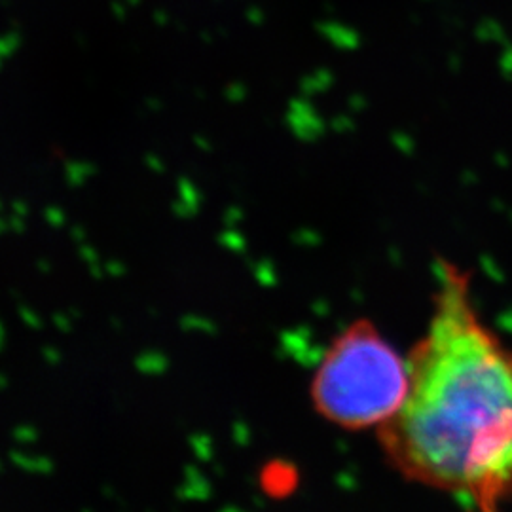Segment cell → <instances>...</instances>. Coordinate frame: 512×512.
Segmentation results:
<instances>
[{"mask_svg":"<svg viewBox=\"0 0 512 512\" xmlns=\"http://www.w3.org/2000/svg\"><path fill=\"white\" fill-rule=\"evenodd\" d=\"M408 391L374 435L406 482L480 512L512 503V348L480 315L471 272L440 260Z\"/></svg>","mask_w":512,"mask_h":512,"instance_id":"obj_1","label":"cell"},{"mask_svg":"<svg viewBox=\"0 0 512 512\" xmlns=\"http://www.w3.org/2000/svg\"><path fill=\"white\" fill-rule=\"evenodd\" d=\"M406 391V355L372 319L359 317L330 340L311 376L310 401L338 429L376 433L397 414Z\"/></svg>","mask_w":512,"mask_h":512,"instance_id":"obj_2","label":"cell"},{"mask_svg":"<svg viewBox=\"0 0 512 512\" xmlns=\"http://www.w3.org/2000/svg\"><path fill=\"white\" fill-rule=\"evenodd\" d=\"M213 494L211 482L196 465H186L183 469V484L175 490L179 501H207Z\"/></svg>","mask_w":512,"mask_h":512,"instance_id":"obj_3","label":"cell"},{"mask_svg":"<svg viewBox=\"0 0 512 512\" xmlns=\"http://www.w3.org/2000/svg\"><path fill=\"white\" fill-rule=\"evenodd\" d=\"M179 198L171 203V211L179 219H194L202 211V190L192 183L188 177L179 179Z\"/></svg>","mask_w":512,"mask_h":512,"instance_id":"obj_4","label":"cell"},{"mask_svg":"<svg viewBox=\"0 0 512 512\" xmlns=\"http://www.w3.org/2000/svg\"><path fill=\"white\" fill-rule=\"evenodd\" d=\"M10 461L14 467H18L25 473L31 475H52L55 469V463L48 456H33V454H25L19 450L10 452Z\"/></svg>","mask_w":512,"mask_h":512,"instance_id":"obj_5","label":"cell"},{"mask_svg":"<svg viewBox=\"0 0 512 512\" xmlns=\"http://www.w3.org/2000/svg\"><path fill=\"white\" fill-rule=\"evenodd\" d=\"M171 359L160 349H147L135 357V368L145 376H164Z\"/></svg>","mask_w":512,"mask_h":512,"instance_id":"obj_6","label":"cell"},{"mask_svg":"<svg viewBox=\"0 0 512 512\" xmlns=\"http://www.w3.org/2000/svg\"><path fill=\"white\" fill-rule=\"evenodd\" d=\"M97 175V165L92 162H67L65 164V183L69 188H82Z\"/></svg>","mask_w":512,"mask_h":512,"instance_id":"obj_7","label":"cell"},{"mask_svg":"<svg viewBox=\"0 0 512 512\" xmlns=\"http://www.w3.org/2000/svg\"><path fill=\"white\" fill-rule=\"evenodd\" d=\"M179 327L183 332H196V334H215L217 327L203 315L198 313H186L179 321Z\"/></svg>","mask_w":512,"mask_h":512,"instance_id":"obj_8","label":"cell"},{"mask_svg":"<svg viewBox=\"0 0 512 512\" xmlns=\"http://www.w3.org/2000/svg\"><path fill=\"white\" fill-rule=\"evenodd\" d=\"M188 444H190V448H192V452H194V456H196L198 461L207 463V461H211V458H213L215 444H213V439L209 435L194 433V435H190Z\"/></svg>","mask_w":512,"mask_h":512,"instance_id":"obj_9","label":"cell"},{"mask_svg":"<svg viewBox=\"0 0 512 512\" xmlns=\"http://www.w3.org/2000/svg\"><path fill=\"white\" fill-rule=\"evenodd\" d=\"M12 439L19 442V444H33L38 440V429L35 425H29V423H19L12 431Z\"/></svg>","mask_w":512,"mask_h":512,"instance_id":"obj_10","label":"cell"},{"mask_svg":"<svg viewBox=\"0 0 512 512\" xmlns=\"http://www.w3.org/2000/svg\"><path fill=\"white\" fill-rule=\"evenodd\" d=\"M44 220L55 228V230H61V228H65L67 226V222H69V217H67V213L61 209V207H57V205H48L46 209H44Z\"/></svg>","mask_w":512,"mask_h":512,"instance_id":"obj_11","label":"cell"},{"mask_svg":"<svg viewBox=\"0 0 512 512\" xmlns=\"http://www.w3.org/2000/svg\"><path fill=\"white\" fill-rule=\"evenodd\" d=\"M19 319L29 327L31 330H42L44 329V321H42V317L38 315L37 311L33 310V308H29V306H25V304H21L18 308Z\"/></svg>","mask_w":512,"mask_h":512,"instance_id":"obj_12","label":"cell"},{"mask_svg":"<svg viewBox=\"0 0 512 512\" xmlns=\"http://www.w3.org/2000/svg\"><path fill=\"white\" fill-rule=\"evenodd\" d=\"M73 315L71 313H63V311H57L54 317H52V323H54L55 329L59 330V332H63V334H67V332H71L73 330Z\"/></svg>","mask_w":512,"mask_h":512,"instance_id":"obj_13","label":"cell"},{"mask_svg":"<svg viewBox=\"0 0 512 512\" xmlns=\"http://www.w3.org/2000/svg\"><path fill=\"white\" fill-rule=\"evenodd\" d=\"M78 256L88 264V266H93V264H99L101 262V256L97 253V249L92 247L90 243H80V247H78Z\"/></svg>","mask_w":512,"mask_h":512,"instance_id":"obj_14","label":"cell"},{"mask_svg":"<svg viewBox=\"0 0 512 512\" xmlns=\"http://www.w3.org/2000/svg\"><path fill=\"white\" fill-rule=\"evenodd\" d=\"M103 268H105V275L110 277H124L128 274V266L118 258H110L109 262L103 264Z\"/></svg>","mask_w":512,"mask_h":512,"instance_id":"obj_15","label":"cell"},{"mask_svg":"<svg viewBox=\"0 0 512 512\" xmlns=\"http://www.w3.org/2000/svg\"><path fill=\"white\" fill-rule=\"evenodd\" d=\"M42 359H44L46 365H61L63 363V353H61V349L55 348V346H44L42 348Z\"/></svg>","mask_w":512,"mask_h":512,"instance_id":"obj_16","label":"cell"},{"mask_svg":"<svg viewBox=\"0 0 512 512\" xmlns=\"http://www.w3.org/2000/svg\"><path fill=\"white\" fill-rule=\"evenodd\" d=\"M8 226H10V232H14V234H23L27 230L25 219L14 215V213H12V217H8Z\"/></svg>","mask_w":512,"mask_h":512,"instance_id":"obj_17","label":"cell"},{"mask_svg":"<svg viewBox=\"0 0 512 512\" xmlns=\"http://www.w3.org/2000/svg\"><path fill=\"white\" fill-rule=\"evenodd\" d=\"M145 164H147L148 169L154 171V173H160V175H162L165 171V164L158 156L148 154L147 158H145Z\"/></svg>","mask_w":512,"mask_h":512,"instance_id":"obj_18","label":"cell"},{"mask_svg":"<svg viewBox=\"0 0 512 512\" xmlns=\"http://www.w3.org/2000/svg\"><path fill=\"white\" fill-rule=\"evenodd\" d=\"M10 209H12V213H14V215L23 217V219L29 215V205L23 202V200H14L12 205H10Z\"/></svg>","mask_w":512,"mask_h":512,"instance_id":"obj_19","label":"cell"},{"mask_svg":"<svg viewBox=\"0 0 512 512\" xmlns=\"http://www.w3.org/2000/svg\"><path fill=\"white\" fill-rule=\"evenodd\" d=\"M71 238H73V241H76V243H84V241L88 239V232H86L84 226L74 224L73 228H71Z\"/></svg>","mask_w":512,"mask_h":512,"instance_id":"obj_20","label":"cell"},{"mask_svg":"<svg viewBox=\"0 0 512 512\" xmlns=\"http://www.w3.org/2000/svg\"><path fill=\"white\" fill-rule=\"evenodd\" d=\"M6 344H8V332H6V325L0 319V353L6 349Z\"/></svg>","mask_w":512,"mask_h":512,"instance_id":"obj_21","label":"cell"},{"mask_svg":"<svg viewBox=\"0 0 512 512\" xmlns=\"http://www.w3.org/2000/svg\"><path fill=\"white\" fill-rule=\"evenodd\" d=\"M38 270H40V274H50L52 272V262H48V260H38L37 262Z\"/></svg>","mask_w":512,"mask_h":512,"instance_id":"obj_22","label":"cell"},{"mask_svg":"<svg viewBox=\"0 0 512 512\" xmlns=\"http://www.w3.org/2000/svg\"><path fill=\"white\" fill-rule=\"evenodd\" d=\"M8 385H10V380H8V376L0 372V391H6V389H8Z\"/></svg>","mask_w":512,"mask_h":512,"instance_id":"obj_23","label":"cell"},{"mask_svg":"<svg viewBox=\"0 0 512 512\" xmlns=\"http://www.w3.org/2000/svg\"><path fill=\"white\" fill-rule=\"evenodd\" d=\"M6 232H10V226H8V219H2V217H0V236H4Z\"/></svg>","mask_w":512,"mask_h":512,"instance_id":"obj_24","label":"cell"},{"mask_svg":"<svg viewBox=\"0 0 512 512\" xmlns=\"http://www.w3.org/2000/svg\"><path fill=\"white\" fill-rule=\"evenodd\" d=\"M4 469H6V467H4V461H2V459H0V475H2V473H4Z\"/></svg>","mask_w":512,"mask_h":512,"instance_id":"obj_25","label":"cell"},{"mask_svg":"<svg viewBox=\"0 0 512 512\" xmlns=\"http://www.w3.org/2000/svg\"><path fill=\"white\" fill-rule=\"evenodd\" d=\"M4 211V202H2V198H0V213Z\"/></svg>","mask_w":512,"mask_h":512,"instance_id":"obj_26","label":"cell"}]
</instances>
